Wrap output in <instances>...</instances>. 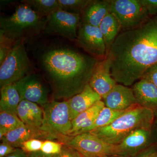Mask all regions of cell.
Returning <instances> with one entry per match:
<instances>
[{"instance_id": "33", "label": "cell", "mask_w": 157, "mask_h": 157, "mask_svg": "<svg viewBox=\"0 0 157 157\" xmlns=\"http://www.w3.org/2000/svg\"><path fill=\"white\" fill-rule=\"evenodd\" d=\"M135 157H157V143L149 147Z\"/></svg>"}, {"instance_id": "37", "label": "cell", "mask_w": 157, "mask_h": 157, "mask_svg": "<svg viewBox=\"0 0 157 157\" xmlns=\"http://www.w3.org/2000/svg\"><path fill=\"white\" fill-rule=\"evenodd\" d=\"M155 118L153 125L152 126V130L156 139L157 138V112L154 113Z\"/></svg>"}, {"instance_id": "25", "label": "cell", "mask_w": 157, "mask_h": 157, "mask_svg": "<svg viewBox=\"0 0 157 157\" xmlns=\"http://www.w3.org/2000/svg\"><path fill=\"white\" fill-rule=\"evenodd\" d=\"M90 0H58L59 8L71 13L81 14Z\"/></svg>"}, {"instance_id": "18", "label": "cell", "mask_w": 157, "mask_h": 157, "mask_svg": "<svg viewBox=\"0 0 157 157\" xmlns=\"http://www.w3.org/2000/svg\"><path fill=\"white\" fill-rule=\"evenodd\" d=\"M110 12V0H90L80 14V24L99 27L104 17Z\"/></svg>"}, {"instance_id": "20", "label": "cell", "mask_w": 157, "mask_h": 157, "mask_svg": "<svg viewBox=\"0 0 157 157\" xmlns=\"http://www.w3.org/2000/svg\"><path fill=\"white\" fill-rule=\"evenodd\" d=\"M104 107L105 104L104 101L102 100L98 101L89 109L82 113L72 120V129L70 136L73 137L84 133L86 129L92 125Z\"/></svg>"}, {"instance_id": "27", "label": "cell", "mask_w": 157, "mask_h": 157, "mask_svg": "<svg viewBox=\"0 0 157 157\" xmlns=\"http://www.w3.org/2000/svg\"><path fill=\"white\" fill-rule=\"evenodd\" d=\"M15 43L0 31V65L5 60Z\"/></svg>"}, {"instance_id": "28", "label": "cell", "mask_w": 157, "mask_h": 157, "mask_svg": "<svg viewBox=\"0 0 157 157\" xmlns=\"http://www.w3.org/2000/svg\"><path fill=\"white\" fill-rule=\"evenodd\" d=\"M62 147V144L47 140L43 141L40 151L46 154L54 155L59 153L61 151Z\"/></svg>"}, {"instance_id": "26", "label": "cell", "mask_w": 157, "mask_h": 157, "mask_svg": "<svg viewBox=\"0 0 157 157\" xmlns=\"http://www.w3.org/2000/svg\"><path fill=\"white\" fill-rule=\"evenodd\" d=\"M24 125L25 124L15 113L5 111L0 112V127L6 129L9 132Z\"/></svg>"}, {"instance_id": "13", "label": "cell", "mask_w": 157, "mask_h": 157, "mask_svg": "<svg viewBox=\"0 0 157 157\" xmlns=\"http://www.w3.org/2000/svg\"><path fill=\"white\" fill-rule=\"evenodd\" d=\"M117 84L111 75L108 59L99 61L90 81L91 87L104 99Z\"/></svg>"}, {"instance_id": "14", "label": "cell", "mask_w": 157, "mask_h": 157, "mask_svg": "<svg viewBox=\"0 0 157 157\" xmlns=\"http://www.w3.org/2000/svg\"><path fill=\"white\" fill-rule=\"evenodd\" d=\"M105 106L113 110L123 111L137 105L132 88L117 84L103 99Z\"/></svg>"}, {"instance_id": "34", "label": "cell", "mask_w": 157, "mask_h": 157, "mask_svg": "<svg viewBox=\"0 0 157 157\" xmlns=\"http://www.w3.org/2000/svg\"><path fill=\"white\" fill-rule=\"evenodd\" d=\"M17 148H15L11 144L2 142L0 144V157H6L13 153Z\"/></svg>"}, {"instance_id": "35", "label": "cell", "mask_w": 157, "mask_h": 157, "mask_svg": "<svg viewBox=\"0 0 157 157\" xmlns=\"http://www.w3.org/2000/svg\"><path fill=\"white\" fill-rule=\"evenodd\" d=\"M6 157H29V155L21 149L17 148L14 152Z\"/></svg>"}, {"instance_id": "5", "label": "cell", "mask_w": 157, "mask_h": 157, "mask_svg": "<svg viewBox=\"0 0 157 157\" xmlns=\"http://www.w3.org/2000/svg\"><path fill=\"white\" fill-rule=\"evenodd\" d=\"M33 64L29 56L24 42L17 41L0 65V87L15 83L31 74Z\"/></svg>"}, {"instance_id": "30", "label": "cell", "mask_w": 157, "mask_h": 157, "mask_svg": "<svg viewBox=\"0 0 157 157\" xmlns=\"http://www.w3.org/2000/svg\"><path fill=\"white\" fill-rule=\"evenodd\" d=\"M142 78L151 82L157 88V63L149 68L144 74Z\"/></svg>"}, {"instance_id": "22", "label": "cell", "mask_w": 157, "mask_h": 157, "mask_svg": "<svg viewBox=\"0 0 157 157\" xmlns=\"http://www.w3.org/2000/svg\"><path fill=\"white\" fill-rule=\"evenodd\" d=\"M21 101L15 83L7 85L1 88L0 112L5 111L16 114Z\"/></svg>"}, {"instance_id": "23", "label": "cell", "mask_w": 157, "mask_h": 157, "mask_svg": "<svg viewBox=\"0 0 157 157\" xmlns=\"http://www.w3.org/2000/svg\"><path fill=\"white\" fill-rule=\"evenodd\" d=\"M21 2L41 17L50 16L59 9L58 0H23Z\"/></svg>"}, {"instance_id": "1", "label": "cell", "mask_w": 157, "mask_h": 157, "mask_svg": "<svg viewBox=\"0 0 157 157\" xmlns=\"http://www.w3.org/2000/svg\"><path fill=\"white\" fill-rule=\"evenodd\" d=\"M27 41L34 63L55 98L69 100L89 84L100 60L59 41H40L36 37Z\"/></svg>"}, {"instance_id": "15", "label": "cell", "mask_w": 157, "mask_h": 157, "mask_svg": "<svg viewBox=\"0 0 157 157\" xmlns=\"http://www.w3.org/2000/svg\"><path fill=\"white\" fill-rule=\"evenodd\" d=\"M41 138L52 139L54 138L41 127L35 128L25 125L10 131L2 140V142L9 144L15 148H19L21 145L26 141Z\"/></svg>"}, {"instance_id": "38", "label": "cell", "mask_w": 157, "mask_h": 157, "mask_svg": "<svg viewBox=\"0 0 157 157\" xmlns=\"http://www.w3.org/2000/svg\"><path fill=\"white\" fill-rule=\"evenodd\" d=\"M9 132V131L6 129L0 127V140H2L3 137H5Z\"/></svg>"}, {"instance_id": "17", "label": "cell", "mask_w": 157, "mask_h": 157, "mask_svg": "<svg viewBox=\"0 0 157 157\" xmlns=\"http://www.w3.org/2000/svg\"><path fill=\"white\" fill-rule=\"evenodd\" d=\"M132 89L138 105L157 112V88L154 85L141 78L133 85Z\"/></svg>"}, {"instance_id": "16", "label": "cell", "mask_w": 157, "mask_h": 157, "mask_svg": "<svg viewBox=\"0 0 157 157\" xmlns=\"http://www.w3.org/2000/svg\"><path fill=\"white\" fill-rule=\"evenodd\" d=\"M102 98L92 88L89 84L79 94L68 100L71 120L93 106Z\"/></svg>"}, {"instance_id": "9", "label": "cell", "mask_w": 157, "mask_h": 157, "mask_svg": "<svg viewBox=\"0 0 157 157\" xmlns=\"http://www.w3.org/2000/svg\"><path fill=\"white\" fill-rule=\"evenodd\" d=\"M80 20V14L69 13L59 9L49 16L42 34L60 36L71 42H76Z\"/></svg>"}, {"instance_id": "6", "label": "cell", "mask_w": 157, "mask_h": 157, "mask_svg": "<svg viewBox=\"0 0 157 157\" xmlns=\"http://www.w3.org/2000/svg\"><path fill=\"white\" fill-rule=\"evenodd\" d=\"M44 120L41 128L54 138L70 136L72 129L68 101H52L44 107Z\"/></svg>"}, {"instance_id": "12", "label": "cell", "mask_w": 157, "mask_h": 157, "mask_svg": "<svg viewBox=\"0 0 157 157\" xmlns=\"http://www.w3.org/2000/svg\"><path fill=\"white\" fill-rule=\"evenodd\" d=\"M152 128L137 129L116 145V156L135 157L155 142Z\"/></svg>"}, {"instance_id": "41", "label": "cell", "mask_w": 157, "mask_h": 157, "mask_svg": "<svg viewBox=\"0 0 157 157\" xmlns=\"http://www.w3.org/2000/svg\"></svg>"}, {"instance_id": "2", "label": "cell", "mask_w": 157, "mask_h": 157, "mask_svg": "<svg viewBox=\"0 0 157 157\" xmlns=\"http://www.w3.org/2000/svg\"><path fill=\"white\" fill-rule=\"evenodd\" d=\"M113 78L131 86L157 63V21L155 17L137 28L121 32L107 55Z\"/></svg>"}, {"instance_id": "10", "label": "cell", "mask_w": 157, "mask_h": 157, "mask_svg": "<svg viewBox=\"0 0 157 157\" xmlns=\"http://www.w3.org/2000/svg\"><path fill=\"white\" fill-rule=\"evenodd\" d=\"M76 42L89 55L99 60L106 58V45L98 27L80 24Z\"/></svg>"}, {"instance_id": "29", "label": "cell", "mask_w": 157, "mask_h": 157, "mask_svg": "<svg viewBox=\"0 0 157 157\" xmlns=\"http://www.w3.org/2000/svg\"><path fill=\"white\" fill-rule=\"evenodd\" d=\"M43 142L39 139H30L23 143L19 148L25 152L31 153L41 150Z\"/></svg>"}, {"instance_id": "24", "label": "cell", "mask_w": 157, "mask_h": 157, "mask_svg": "<svg viewBox=\"0 0 157 157\" xmlns=\"http://www.w3.org/2000/svg\"><path fill=\"white\" fill-rule=\"evenodd\" d=\"M127 110L118 111L105 106L98 114L92 125L86 129L84 133L91 132L95 129L109 125Z\"/></svg>"}, {"instance_id": "7", "label": "cell", "mask_w": 157, "mask_h": 157, "mask_svg": "<svg viewBox=\"0 0 157 157\" xmlns=\"http://www.w3.org/2000/svg\"><path fill=\"white\" fill-rule=\"evenodd\" d=\"M110 12L117 17L121 32L137 28L151 19L141 0H110Z\"/></svg>"}, {"instance_id": "39", "label": "cell", "mask_w": 157, "mask_h": 157, "mask_svg": "<svg viewBox=\"0 0 157 157\" xmlns=\"http://www.w3.org/2000/svg\"><path fill=\"white\" fill-rule=\"evenodd\" d=\"M155 18L156 20V21H157V16H155Z\"/></svg>"}, {"instance_id": "21", "label": "cell", "mask_w": 157, "mask_h": 157, "mask_svg": "<svg viewBox=\"0 0 157 157\" xmlns=\"http://www.w3.org/2000/svg\"><path fill=\"white\" fill-rule=\"evenodd\" d=\"M99 27L106 45L107 57L113 43L121 32V25L117 17L110 12L104 17Z\"/></svg>"}, {"instance_id": "31", "label": "cell", "mask_w": 157, "mask_h": 157, "mask_svg": "<svg viewBox=\"0 0 157 157\" xmlns=\"http://www.w3.org/2000/svg\"><path fill=\"white\" fill-rule=\"evenodd\" d=\"M53 156V157H82L76 150L66 144L63 145L59 153Z\"/></svg>"}, {"instance_id": "8", "label": "cell", "mask_w": 157, "mask_h": 157, "mask_svg": "<svg viewBox=\"0 0 157 157\" xmlns=\"http://www.w3.org/2000/svg\"><path fill=\"white\" fill-rule=\"evenodd\" d=\"M84 157H112L116 156V145L104 142L89 132L71 137L65 143Z\"/></svg>"}, {"instance_id": "19", "label": "cell", "mask_w": 157, "mask_h": 157, "mask_svg": "<svg viewBox=\"0 0 157 157\" xmlns=\"http://www.w3.org/2000/svg\"><path fill=\"white\" fill-rule=\"evenodd\" d=\"M16 114L26 125L40 128L43 124L44 111L36 103L22 100L18 105Z\"/></svg>"}, {"instance_id": "11", "label": "cell", "mask_w": 157, "mask_h": 157, "mask_svg": "<svg viewBox=\"0 0 157 157\" xmlns=\"http://www.w3.org/2000/svg\"><path fill=\"white\" fill-rule=\"evenodd\" d=\"M14 83L21 101L26 100L43 107L49 102V90L40 75L32 73Z\"/></svg>"}, {"instance_id": "3", "label": "cell", "mask_w": 157, "mask_h": 157, "mask_svg": "<svg viewBox=\"0 0 157 157\" xmlns=\"http://www.w3.org/2000/svg\"><path fill=\"white\" fill-rule=\"evenodd\" d=\"M155 113L152 110L137 104L109 125L89 132L106 143L117 145L137 129L152 128Z\"/></svg>"}, {"instance_id": "36", "label": "cell", "mask_w": 157, "mask_h": 157, "mask_svg": "<svg viewBox=\"0 0 157 157\" xmlns=\"http://www.w3.org/2000/svg\"><path fill=\"white\" fill-rule=\"evenodd\" d=\"M29 157H53L52 155L46 154L41 151L31 153L29 154Z\"/></svg>"}, {"instance_id": "4", "label": "cell", "mask_w": 157, "mask_h": 157, "mask_svg": "<svg viewBox=\"0 0 157 157\" xmlns=\"http://www.w3.org/2000/svg\"><path fill=\"white\" fill-rule=\"evenodd\" d=\"M49 17H41L22 3L11 15L1 16L0 31L14 42H26L43 33Z\"/></svg>"}, {"instance_id": "40", "label": "cell", "mask_w": 157, "mask_h": 157, "mask_svg": "<svg viewBox=\"0 0 157 157\" xmlns=\"http://www.w3.org/2000/svg\"><path fill=\"white\" fill-rule=\"evenodd\" d=\"M117 157V156H113V157Z\"/></svg>"}, {"instance_id": "32", "label": "cell", "mask_w": 157, "mask_h": 157, "mask_svg": "<svg viewBox=\"0 0 157 157\" xmlns=\"http://www.w3.org/2000/svg\"><path fill=\"white\" fill-rule=\"evenodd\" d=\"M149 16H157V0H141Z\"/></svg>"}]
</instances>
